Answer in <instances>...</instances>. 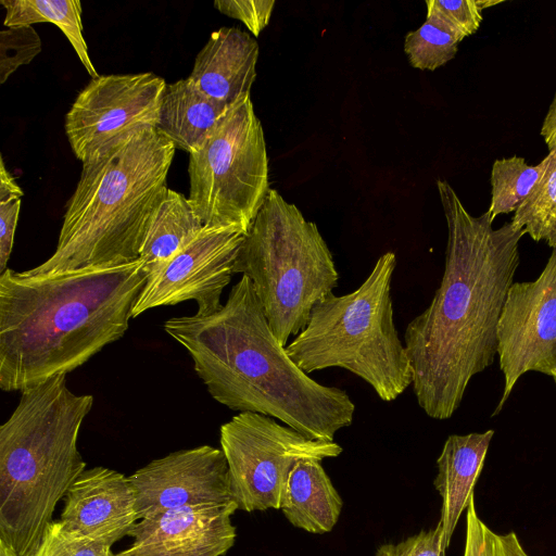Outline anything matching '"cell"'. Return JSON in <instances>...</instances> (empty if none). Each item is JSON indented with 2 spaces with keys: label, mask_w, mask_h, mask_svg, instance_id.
<instances>
[{
  "label": "cell",
  "mask_w": 556,
  "mask_h": 556,
  "mask_svg": "<svg viewBox=\"0 0 556 556\" xmlns=\"http://www.w3.org/2000/svg\"><path fill=\"white\" fill-rule=\"evenodd\" d=\"M437 187L447 225L444 271L429 305L408 323L404 344L419 407L445 420L497 355V325L526 231L511 223L494 229L488 211L472 216L447 181Z\"/></svg>",
  "instance_id": "6da1fadb"
},
{
  "label": "cell",
  "mask_w": 556,
  "mask_h": 556,
  "mask_svg": "<svg viewBox=\"0 0 556 556\" xmlns=\"http://www.w3.org/2000/svg\"><path fill=\"white\" fill-rule=\"evenodd\" d=\"M163 329L187 350L211 396L232 410L271 417L325 442L353 422L350 395L320 384L291 359L244 275L220 309L169 318Z\"/></svg>",
  "instance_id": "7a4b0ae2"
},
{
  "label": "cell",
  "mask_w": 556,
  "mask_h": 556,
  "mask_svg": "<svg viewBox=\"0 0 556 556\" xmlns=\"http://www.w3.org/2000/svg\"><path fill=\"white\" fill-rule=\"evenodd\" d=\"M147 275L141 258L26 276L0 275V388L25 391L124 337Z\"/></svg>",
  "instance_id": "3957f363"
},
{
  "label": "cell",
  "mask_w": 556,
  "mask_h": 556,
  "mask_svg": "<svg viewBox=\"0 0 556 556\" xmlns=\"http://www.w3.org/2000/svg\"><path fill=\"white\" fill-rule=\"evenodd\" d=\"M175 151L156 128L146 127L84 162L54 253L22 274L54 275L137 261Z\"/></svg>",
  "instance_id": "277c9868"
},
{
  "label": "cell",
  "mask_w": 556,
  "mask_h": 556,
  "mask_svg": "<svg viewBox=\"0 0 556 556\" xmlns=\"http://www.w3.org/2000/svg\"><path fill=\"white\" fill-rule=\"evenodd\" d=\"M92 406V395L73 393L66 375H56L23 391L0 427V543L12 556L37 546L86 469L78 435Z\"/></svg>",
  "instance_id": "5b68a950"
},
{
  "label": "cell",
  "mask_w": 556,
  "mask_h": 556,
  "mask_svg": "<svg viewBox=\"0 0 556 556\" xmlns=\"http://www.w3.org/2000/svg\"><path fill=\"white\" fill-rule=\"evenodd\" d=\"M395 267V254L386 252L357 289L344 295L331 292L313 307L306 327L286 346L304 372L343 368L384 402L412 386L410 361L394 323Z\"/></svg>",
  "instance_id": "8992f818"
},
{
  "label": "cell",
  "mask_w": 556,
  "mask_h": 556,
  "mask_svg": "<svg viewBox=\"0 0 556 556\" xmlns=\"http://www.w3.org/2000/svg\"><path fill=\"white\" fill-rule=\"evenodd\" d=\"M235 274L250 278L268 324L287 346L307 325L313 307L338 286L332 254L315 223L275 189L239 249Z\"/></svg>",
  "instance_id": "52a82bcc"
},
{
  "label": "cell",
  "mask_w": 556,
  "mask_h": 556,
  "mask_svg": "<svg viewBox=\"0 0 556 556\" xmlns=\"http://www.w3.org/2000/svg\"><path fill=\"white\" fill-rule=\"evenodd\" d=\"M188 200L205 227L248 233L269 191L262 124L250 97L232 104L189 154Z\"/></svg>",
  "instance_id": "ba28073f"
},
{
  "label": "cell",
  "mask_w": 556,
  "mask_h": 556,
  "mask_svg": "<svg viewBox=\"0 0 556 556\" xmlns=\"http://www.w3.org/2000/svg\"><path fill=\"white\" fill-rule=\"evenodd\" d=\"M219 433L232 500L247 513L280 509L288 477L299 462H321L342 453L334 441L308 439L256 413L235 415L220 426Z\"/></svg>",
  "instance_id": "9c48e42d"
},
{
  "label": "cell",
  "mask_w": 556,
  "mask_h": 556,
  "mask_svg": "<svg viewBox=\"0 0 556 556\" xmlns=\"http://www.w3.org/2000/svg\"><path fill=\"white\" fill-rule=\"evenodd\" d=\"M166 86L150 72L91 78L65 115L64 129L76 159L87 162L135 130L155 128Z\"/></svg>",
  "instance_id": "30bf717a"
},
{
  "label": "cell",
  "mask_w": 556,
  "mask_h": 556,
  "mask_svg": "<svg viewBox=\"0 0 556 556\" xmlns=\"http://www.w3.org/2000/svg\"><path fill=\"white\" fill-rule=\"evenodd\" d=\"M497 355L504 390L493 416L522 375L552 377L556 369V248L535 280L510 286L497 325Z\"/></svg>",
  "instance_id": "8fae6325"
},
{
  "label": "cell",
  "mask_w": 556,
  "mask_h": 556,
  "mask_svg": "<svg viewBox=\"0 0 556 556\" xmlns=\"http://www.w3.org/2000/svg\"><path fill=\"white\" fill-rule=\"evenodd\" d=\"M245 233L230 228L203 227L159 273L147 278L132 309V318L148 309L193 300L197 315L222 308L224 289Z\"/></svg>",
  "instance_id": "7c38bea8"
},
{
  "label": "cell",
  "mask_w": 556,
  "mask_h": 556,
  "mask_svg": "<svg viewBox=\"0 0 556 556\" xmlns=\"http://www.w3.org/2000/svg\"><path fill=\"white\" fill-rule=\"evenodd\" d=\"M139 520L169 509L233 502L222 448L201 445L153 459L128 477Z\"/></svg>",
  "instance_id": "4fadbf2b"
},
{
  "label": "cell",
  "mask_w": 556,
  "mask_h": 556,
  "mask_svg": "<svg viewBox=\"0 0 556 556\" xmlns=\"http://www.w3.org/2000/svg\"><path fill=\"white\" fill-rule=\"evenodd\" d=\"M228 504L186 506L138 520L128 533L134 542L115 556H224L235 544Z\"/></svg>",
  "instance_id": "5bb4252c"
},
{
  "label": "cell",
  "mask_w": 556,
  "mask_h": 556,
  "mask_svg": "<svg viewBox=\"0 0 556 556\" xmlns=\"http://www.w3.org/2000/svg\"><path fill=\"white\" fill-rule=\"evenodd\" d=\"M60 520L72 531L113 546L139 520L128 477L101 466L85 469L65 494Z\"/></svg>",
  "instance_id": "9a60e30c"
},
{
  "label": "cell",
  "mask_w": 556,
  "mask_h": 556,
  "mask_svg": "<svg viewBox=\"0 0 556 556\" xmlns=\"http://www.w3.org/2000/svg\"><path fill=\"white\" fill-rule=\"evenodd\" d=\"M258 45L237 27L213 31L194 60L189 79L206 96L229 106L250 97Z\"/></svg>",
  "instance_id": "2e32d148"
},
{
  "label": "cell",
  "mask_w": 556,
  "mask_h": 556,
  "mask_svg": "<svg viewBox=\"0 0 556 556\" xmlns=\"http://www.w3.org/2000/svg\"><path fill=\"white\" fill-rule=\"evenodd\" d=\"M494 430L447 437L437 459L434 488L442 498L441 545L445 553L458 519L468 507L473 488L483 468Z\"/></svg>",
  "instance_id": "e0dca14e"
},
{
  "label": "cell",
  "mask_w": 556,
  "mask_h": 556,
  "mask_svg": "<svg viewBox=\"0 0 556 556\" xmlns=\"http://www.w3.org/2000/svg\"><path fill=\"white\" fill-rule=\"evenodd\" d=\"M343 501L319 460L303 459L291 470L280 510L294 527L324 534L337 525Z\"/></svg>",
  "instance_id": "ac0fdd59"
},
{
  "label": "cell",
  "mask_w": 556,
  "mask_h": 556,
  "mask_svg": "<svg viewBox=\"0 0 556 556\" xmlns=\"http://www.w3.org/2000/svg\"><path fill=\"white\" fill-rule=\"evenodd\" d=\"M230 106L202 92L189 77L167 84L156 130L176 149L197 151Z\"/></svg>",
  "instance_id": "d6986e66"
},
{
  "label": "cell",
  "mask_w": 556,
  "mask_h": 556,
  "mask_svg": "<svg viewBox=\"0 0 556 556\" xmlns=\"http://www.w3.org/2000/svg\"><path fill=\"white\" fill-rule=\"evenodd\" d=\"M203 227L188 198L164 188L151 213L139 255L147 278L159 273Z\"/></svg>",
  "instance_id": "ffe728a7"
},
{
  "label": "cell",
  "mask_w": 556,
  "mask_h": 556,
  "mask_svg": "<svg viewBox=\"0 0 556 556\" xmlns=\"http://www.w3.org/2000/svg\"><path fill=\"white\" fill-rule=\"evenodd\" d=\"M0 3L5 9L4 26L54 24L65 35L91 78L99 76L83 36V9L79 0H1Z\"/></svg>",
  "instance_id": "44dd1931"
},
{
  "label": "cell",
  "mask_w": 556,
  "mask_h": 556,
  "mask_svg": "<svg viewBox=\"0 0 556 556\" xmlns=\"http://www.w3.org/2000/svg\"><path fill=\"white\" fill-rule=\"evenodd\" d=\"M547 162L545 156L538 165H529L523 157L515 155L493 163L492 197L488 210L491 222L501 214L518 210L543 175Z\"/></svg>",
  "instance_id": "7402d4cb"
},
{
  "label": "cell",
  "mask_w": 556,
  "mask_h": 556,
  "mask_svg": "<svg viewBox=\"0 0 556 556\" xmlns=\"http://www.w3.org/2000/svg\"><path fill=\"white\" fill-rule=\"evenodd\" d=\"M547 166L525 202L515 212L511 224L525 229L534 241L556 248V152L547 154Z\"/></svg>",
  "instance_id": "603a6c76"
},
{
  "label": "cell",
  "mask_w": 556,
  "mask_h": 556,
  "mask_svg": "<svg viewBox=\"0 0 556 556\" xmlns=\"http://www.w3.org/2000/svg\"><path fill=\"white\" fill-rule=\"evenodd\" d=\"M460 41L442 27L426 21L404 38V51L410 65L434 71L451 61Z\"/></svg>",
  "instance_id": "cb8c5ba5"
},
{
  "label": "cell",
  "mask_w": 556,
  "mask_h": 556,
  "mask_svg": "<svg viewBox=\"0 0 556 556\" xmlns=\"http://www.w3.org/2000/svg\"><path fill=\"white\" fill-rule=\"evenodd\" d=\"M497 3L501 1L427 0L426 21L442 27L462 41L478 30L483 9Z\"/></svg>",
  "instance_id": "d4e9b609"
},
{
  "label": "cell",
  "mask_w": 556,
  "mask_h": 556,
  "mask_svg": "<svg viewBox=\"0 0 556 556\" xmlns=\"http://www.w3.org/2000/svg\"><path fill=\"white\" fill-rule=\"evenodd\" d=\"M464 556H530L517 534H497L478 516L475 496L466 508V540Z\"/></svg>",
  "instance_id": "484cf974"
},
{
  "label": "cell",
  "mask_w": 556,
  "mask_h": 556,
  "mask_svg": "<svg viewBox=\"0 0 556 556\" xmlns=\"http://www.w3.org/2000/svg\"><path fill=\"white\" fill-rule=\"evenodd\" d=\"M109 544L67 529L52 520L35 548L25 556H115Z\"/></svg>",
  "instance_id": "4316f807"
},
{
  "label": "cell",
  "mask_w": 556,
  "mask_h": 556,
  "mask_svg": "<svg viewBox=\"0 0 556 556\" xmlns=\"http://www.w3.org/2000/svg\"><path fill=\"white\" fill-rule=\"evenodd\" d=\"M42 49L33 26L7 27L0 31V84L22 65L29 64Z\"/></svg>",
  "instance_id": "83f0119b"
},
{
  "label": "cell",
  "mask_w": 556,
  "mask_h": 556,
  "mask_svg": "<svg viewBox=\"0 0 556 556\" xmlns=\"http://www.w3.org/2000/svg\"><path fill=\"white\" fill-rule=\"evenodd\" d=\"M275 0H217L214 7L223 14L241 21L254 35L267 26Z\"/></svg>",
  "instance_id": "f1b7e54d"
},
{
  "label": "cell",
  "mask_w": 556,
  "mask_h": 556,
  "mask_svg": "<svg viewBox=\"0 0 556 556\" xmlns=\"http://www.w3.org/2000/svg\"><path fill=\"white\" fill-rule=\"evenodd\" d=\"M441 545V528L437 525L430 530H421L417 534L393 544L386 543L378 547L376 556H444Z\"/></svg>",
  "instance_id": "f546056e"
},
{
  "label": "cell",
  "mask_w": 556,
  "mask_h": 556,
  "mask_svg": "<svg viewBox=\"0 0 556 556\" xmlns=\"http://www.w3.org/2000/svg\"><path fill=\"white\" fill-rule=\"evenodd\" d=\"M20 210L21 199L0 203V274L8 268Z\"/></svg>",
  "instance_id": "4dcf8cb0"
},
{
  "label": "cell",
  "mask_w": 556,
  "mask_h": 556,
  "mask_svg": "<svg viewBox=\"0 0 556 556\" xmlns=\"http://www.w3.org/2000/svg\"><path fill=\"white\" fill-rule=\"evenodd\" d=\"M22 188L7 169L3 157L0 163V203L18 200L23 197Z\"/></svg>",
  "instance_id": "1f68e13d"
},
{
  "label": "cell",
  "mask_w": 556,
  "mask_h": 556,
  "mask_svg": "<svg viewBox=\"0 0 556 556\" xmlns=\"http://www.w3.org/2000/svg\"><path fill=\"white\" fill-rule=\"evenodd\" d=\"M541 136L549 152H556V92L543 121Z\"/></svg>",
  "instance_id": "d6a6232c"
},
{
  "label": "cell",
  "mask_w": 556,
  "mask_h": 556,
  "mask_svg": "<svg viewBox=\"0 0 556 556\" xmlns=\"http://www.w3.org/2000/svg\"><path fill=\"white\" fill-rule=\"evenodd\" d=\"M0 556H12L2 543H0Z\"/></svg>",
  "instance_id": "836d02e7"
},
{
  "label": "cell",
  "mask_w": 556,
  "mask_h": 556,
  "mask_svg": "<svg viewBox=\"0 0 556 556\" xmlns=\"http://www.w3.org/2000/svg\"><path fill=\"white\" fill-rule=\"evenodd\" d=\"M552 378H553V380H554V382H555V384H556V369L554 370V372H553V375H552Z\"/></svg>",
  "instance_id": "e575fe53"
}]
</instances>
